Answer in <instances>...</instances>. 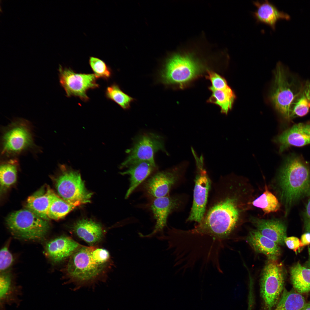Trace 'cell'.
Segmentation results:
<instances>
[{
    "label": "cell",
    "instance_id": "obj_1",
    "mask_svg": "<svg viewBox=\"0 0 310 310\" xmlns=\"http://www.w3.org/2000/svg\"><path fill=\"white\" fill-rule=\"evenodd\" d=\"M110 262L106 249L81 246L69 257L65 268L67 282L75 290L91 287L101 281Z\"/></svg>",
    "mask_w": 310,
    "mask_h": 310
},
{
    "label": "cell",
    "instance_id": "obj_2",
    "mask_svg": "<svg viewBox=\"0 0 310 310\" xmlns=\"http://www.w3.org/2000/svg\"><path fill=\"white\" fill-rule=\"evenodd\" d=\"M280 197L287 211L291 205L301 197L310 195V171L300 158H287L278 177Z\"/></svg>",
    "mask_w": 310,
    "mask_h": 310
},
{
    "label": "cell",
    "instance_id": "obj_3",
    "mask_svg": "<svg viewBox=\"0 0 310 310\" xmlns=\"http://www.w3.org/2000/svg\"><path fill=\"white\" fill-rule=\"evenodd\" d=\"M236 200L227 198L212 207L202 221L189 233L223 239L234 230L238 221L239 211Z\"/></svg>",
    "mask_w": 310,
    "mask_h": 310
},
{
    "label": "cell",
    "instance_id": "obj_4",
    "mask_svg": "<svg viewBox=\"0 0 310 310\" xmlns=\"http://www.w3.org/2000/svg\"><path fill=\"white\" fill-rule=\"evenodd\" d=\"M287 71L281 63H278L270 98L276 110L284 118L289 120L292 103L303 84Z\"/></svg>",
    "mask_w": 310,
    "mask_h": 310
},
{
    "label": "cell",
    "instance_id": "obj_5",
    "mask_svg": "<svg viewBox=\"0 0 310 310\" xmlns=\"http://www.w3.org/2000/svg\"><path fill=\"white\" fill-rule=\"evenodd\" d=\"M204 69L191 56L175 55L168 60L161 71V80L165 84L183 89L201 76Z\"/></svg>",
    "mask_w": 310,
    "mask_h": 310
},
{
    "label": "cell",
    "instance_id": "obj_6",
    "mask_svg": "<svg viewBox=\"0 0 310 310\" xmlns=\"http://www.w3.org/2000/svg\"><path fill=\"white\" fill-rule=\"evenodd\" d=\"M59 168L55 181L59 196L76 207L89 203L92 193L86 188L79 172L65 164Z\"/></svg>",
    "mask_w": 310,
    "mask_h": 310
},
{
    "label": "cell",
    "instance_id": "obj_7",
    "mask_svg": "<svg viewBox=\"0 0 310 310\" xmlns=\"http://www.w3.org/2000/svg\"><path fill=\"white\" fill-rule=\"evenodd\" d=\"M6 223L14 235L26 240L41 239L46 236L50 228L48 220L28 209L12 213L7 217Z\"/></svg>",
    "mask_w": 310,
    "mask_h": 310
},
{
    "label": "cell",
    "instance_id": "obj_8",
    "mask_svg": "<svg viewBox=\"0 0 310 310\" xmlns=\"http://www.w3.org/2000/svg\"><path fill=\"white\" fill-rule=\"evenodd\" d=\"M31 126L27 120L20 118L4 128L1 140L2 156L11 157L32 148L34 144Z\"/></svg>",
    "mask_w": 310,
    "mask_h": 310
},
{
    "label": "cell",
    "instance_id": "obj_9",
    "mask_svg": "<svg viewBox=\"0 0 310 310\" xmlns=\"http://www.w3.org/2000/svg\"><path fill=\"white\" fill-rule=\"evenodd\" d=\"M283 273L280 264L268 260L262 271L260 281L263 310H272L277 304L283 289Z\"/></svg>",
    "mask_w": 310,
    "mask_h": 310
},
{
    "label": "cell",
    "instance_id": "obj_10",
    "mask_svg": "<svg viewBox=\"0 0 310 310\" xmlns=\"http://www.w3.org/2000/svg\"><path fill=\"white\" fill-rule=\"evenodd\" d=\"M58 70L60 83L67 97H78L86 102L89 99L87 91L99 87L94 74L77 73L70 68H63L60 65Z\"/></svg>",
    "mask_w": 310,
    "mask_h": 310
},
{
    "label": "cell",
    "instance_id": "obj_11",
    "mask_svg": "<svg viewBox=\"0 0 310 310\" xmlns=\"http://www.w3.org/2000/svg\"><path fill=\"white\" fill-rule=\"evenodd\" d=\"M159 151L167 154L163 137L152 133L143 134L138 138L127 151L128 155L121 164L120 168H126L131 164L141 161L155 162L154 154Z\"/></svg>",
    "mask_w": 310,
    "mask_h": 310
},
{
    "label": "cell",
    "instance_id": "obj_12",
    "mask_svg": "<svg viewBox=\"0 0 310 310\" xmlns=\"http://www.w3.org/2000/svg\"><path fill=\"white\" fill-rule=\"evenodd\" d=\"M195 163L197 174L195 179L193 206L188 220L199 223L204 218L210 183L204 168V159H197Z\"/></svg>",
    "mask_w": 310,
    "mask_h": 310
},
{
    "label": "cell",
    "instance_id": "obj_13",
    "mask_svg": "<svg viewBox=\"0 0 310 310\" xmlns=\"http://www.w3.org/2000/svg\"><path fill=\"white\" fill-rule=\"evenodd\" d=\"M188 163L187 161H183L173 168L154 174L143 184L146 193L154 198L166 196L178 179L180 171Z\"/></svg>",
    "mask_w": 310,
    "mask_h": 310
},
{
    "label": "cell",
    "instance_id": "obj_14",
    "mask_svg": "<svg viewBox=\"0 0 310 310\" xmlns=\"http://www.w3.org/2000/svg\"><path fill=\"white\" fill-rule=\"evenodd\" d=\"M178 204L177 199L174 197L166 195L154 198L150 204V208L156 220L154 228L150 234L144 235L140 233V236L142 238L152 237L162 231L166 226L169 214Z\"/></svg>",
    "mask_w": 310,
    "mask_h": 310
},
{
    "label": "cell",
    "instance_id": "obj_15",
    "mask_svg": "<svg viewBox=\"0 0 310 310\" xmlns=\"http://www.w3.org/2000/svg\"><path fill=\"white\" fill-rule=\"evenodd\" d=\"M81 245L71 238L61 236L49 241L46 245V256L55 263L69 257Z\"/></svg>",
    "mask_w": 310,
    "mask_h": 310
},
{
    "label": "cell",
    "instance_id": "obj_16",
    "mask_svg": "<svg viewBox=\"0 0 310 310\" xmlns=\"http://www.w3.org/2000/svg\"><path fill=\"white\" fill-rule=\"evenodd\" d=\"M253 3L256 9L253 15L256 22L269 26L274 30L276 29L277 22L281 19H288L290 16L279 10L273 3L268 0L254 1Z\"/></svg>",
    "mask_w": 310,
    "mask_h": 310
},
{
    "label": "cell",
    "instance_id": "obj_17",
    "mask_svg": "<svg viewBox=\"0 0 310 310\" xmlns=\"http://www.w3.org/2000/svg\"><path fill=\"white\" fill-rule=\"evenodd\" d=\"M250 220L256 230L263 236L279 245L284 243L286 228L281 221L276 219L266 220L252 217Z\"/></svg>",
    "mask_w": 310,
    "mask_h": 310
},
{
    "label": "cell",
    "instance_id": "obj_18",
    "mask_svg": "<svg viewBox=\"0 0 310 310\" xmlns=\"http://www.w3.org/2000/svg\"><path fill=\"white\" fill-rule=\"evenodd\" d=\"M127 169L121 173L122 175L129 176L130 185L125 195L127 199L135 189L153 172L157 166L155 162L144 160L135 162L126 168Z\"/></svg>",
    "mask_w": 310,
    "mask_h": 310
},
{
    "label": "cell",
    "instance_id": "obj_19",
    "mask_svg": "<svg viewBox=\"0 0 310 310\" xmlns=\"http://www.w3.org/2000/svg\"><path fill=\"white\" fill-rule=\"evenodd\" d=\"M21 287L16 285L9 273L2 272L0 276V310H6V305H15L17 307L22 300L19 297L23 295Z\"/></svg>",
    "mask_w": 310,
    "mask_h": 310
},
{
    "label": "cell",
    "instance_id": "obj_20",
    "mask_svg": "<svg viewBox=\"0 0 310 310\" xmlns=\"http://www.w3.org/2000/svg\"><path fill=\"white\" fill-rule=\"evenodd\" d=\"M246 240L255 251L264 254L269 260L276 261L280 255L279 245L262 235L256 229L249 232Z\"/></svg>",
    "mask_w": 310,
    "mask_h": 310
},
{
    "label": "cell",
    "instance_id": "obj_21",
    "mask_svg": "<svg viewBox=\"0 0 310 310\" xmlns=\"http://www.w3.org/2000/svg\"><path fill=\"white\" fill-rule=\"evenodd\" d=\"M55 194L49 186L42 187L28 198L26 204L27 209L48 221L49 208Z\"/></svg>",
    "mask_w": 310,
    "mask_h": 310
},
{
    "label": "cell",
    "instance_id": "obj_22",
    "mask_svg": "<svg viewBox=\"0 0 310 310\" xmlns=\"http://www.w3.org/2000/svg\"><path fill=\"white\" fill-rule=\"evenodd\" d=\"M273 141L279 145V152L282 153L289 147H301L310 144V135L305 133L302 123L294 125L276 136Z\"/></svg>",
    "mask_w": 310,
    "mask_h": 310
},
{
    "label": "cell",
    "instance_id": "obj_23",
    "mask_svg": "<svg viewBox=\"0 0 310 310\" xmlns=\"http://www.w3.org/2000/svg\"><path fill=\"white\" fill-rule=\"evenodd\" d=\"M72 231L78 237L90 245L101 241L104 232L101 226L92 220L82 219L73 225Z\"/></svg>",
    "mask_w": 310,
    "mask_h": 310
},
{
    "label": "cell",
    "instance_id": "obj_24",
    "mask_svg": "<svg viewBox=\"0 0 310 310\" xmlns=\"http://www.w3.org/2000/svg\"><path fill=\"white\" fill-rule=\"evenodd\" d=\"M310 108V82L303 84L300 92L294 99L290 108V119L302 117L308 113Z\"/></svg>",
    "mask_w": 310,
    "mask_h": 310
},
{
    "label": "cell",
    "instance_id": "obj_25",
    "mask_svg": "<svg viewBox=\"0 0 310 310\" xmlns=\"http://www.w3.org/2000/svg\"><path fill=\"white\" fill-rule=\"evenodd\" d=\"M290 278L294 288L300 293L310 291V269L298 263L290 269Z\"/></svg>",
    "mask_w": 310,
    "mask_h": 310
},
{
    "label": "cell",
    "instance_id": "obj_26",
    "mask_svg": "<svg viewBox=\"0 0 310 310\" xmlns=\"http://www.w3.org/2000/svg\"><path fill=\"white\" fill-rule=\"evenodd\" d=\"M208 89L212 92V94L207 102L218 106L220 108L221 112L227 114L231 109L235 98L232 89L230 87L224 90L216 89L210 86Z\"/></svg>",
    "mask_w": 310,
    "mask_h": 310
},
{
    "label": "cell",
    "instance_id": "obj_27",
    "mask_svg": "<svg viewBox=\"0 0 310 310\" xmlns=\"http://www.w3.org/2000/svg\"><path fill=\"white\" fill-rule=\"evenodd\" d=\"M306 303L300 293L284 288L274 310H301Z\"/></svg>",
    "mask_w": 310,
    "mask_h": 310
},
{
    "label": "cell",
    "instance_id": "obj_28",
    "mask_svg": "<svg viewBox=\"0 0 310 310\" xmlns=\"http://www.w3.org/2000/svg\"><path fill=\"white\" fill-rule=\"evenodd\" d=\"M18 162L11 158L2 162L0 168V182L3 189L10 187L17 180Z\"/></svg>",
    "mask_w": 310,
    "mask_h": 310
},
{
    "label": "cell",
    "instance_id": "obj_29",
    "mask_svg": "<svg viewBox=\"0 0 310 310\" xmlns=\"http://www.w3.org/2000/svg\"><path fill=\"white\" fill-rule=\"evenodd\" d=\"M75 207L55 193L49 207L47 216L49 220H58L64 218Z\"/></svg>",
    "mask_w": 310,
    "mask_h": 310
},
{
    "label": "cell",
    "instance_id": "obj_30",
    "mask_svg": "<svg viewBox=\"0 0 310 310\" xmlns=\"http://www.w3.org/2000/svg\"><path fill=\"white\" fill-rule=\"evenodd\" d=\"M251 204L254 206L261 209L265 214L276 212L280 207L277 198L268 190L266 185L265 191Z\"/></svg>",
    "mask_w": 310,
    "mask_h": 310
},
{
    "label": "cell",
    "instance_id": "obj_31",
    "mask_svg": "<svg viewBox=\"0 0 310 310\" xmlns=\"http://www.w3.org/2000/svg\"><path fill=\"white\" fill-rule=\"evenodd\" d=\"M105 94L107 98L114 101L125 110L130 108L131 103L134 100L123 92L116 83L107 87Z\"/></svg>",
    "mask_w": 310,
    "mask_h": 310
},
{
    "label": "cell",
    "instance_id": "obj_32",
    "mask_svg": "<svg viewBox=\"0 0 310 310\" xmlns=\"http://www.w3.org/2000/svg\"><path fill=\"white\" fill-rule=\"evenodd\" d=\"M88 62L97 78L108 80L112 75L111 69L103 60L94 56L89 57Z\"/></svg>",
    "mask_w": 310,
    "mask_h": 310
},
{
    "label": "cell",
    "instance_id": "obj_33",
    "mask_svg": "<svg viewBox=\"0 0 310 310\" xmlns=\"http://www.w3.org/2000/svg\"><path fill=\"white\" fill-rule=\"evenodd\" d=\"M206 78L210 80L213 88L218 90H224L230 88L225 79L216 73L208 70Z\"/></svg>",
    "mask_w": 310,
    "mask_h": 310
},
{
    "label": "cell",
    "instance_id": "obj_34",
    "mask_svg": "<svg viewBox=\"0 0 310 310\" xmlns=\"http://www.w3.org/2000/svg\"><path fill=\"white\" fill-rule=\"evenodd\" d=\"M13 261L12 255L9 251L7 245L4 246L0 252V270L4 272L12 265Z\"/></svg>",
    "mask_w": 310,
    "mask_h": 310
},
{
    "label": "cell",
    "instance_id": "obj_35",
    "mask_svg": "<svg viewBox=\"0 0 310 310\" xmlns=\"http://www.w3.org/2000/svg\"><path fill=\"white\" fill-rule=\"evenodd\" d=\"M284 242L288 248L295 252L299 248L303 246L301 241L294 237H286L284 239Z\"/></svg>",
    "mask_w": 310,
    "mask_h": 310
},
{
    "label": "cell",
    "instance_id": "obj_36",
    "mask_svg": "<svg viewBox=\"0 0 310 310\" xmlns=\"http://www.w3.org/2000/svg\"><path fill=\"white\" fill-rule=\"evenodd\" d=\"M305 219V229L308 232H310V199L306 206Z\"/></svg>",
    "mask_w": 310,
    "mask_h": 310
},
{
    "label": "cell",
    "instance_id": "obj_37",
    "mask_svg": "<svg viewBox=\"0 0 310 310\" xmlns=\"http://www.w3.org/2000/svg\"><path fill=\"white\" fill-rule=\"evenodd\" d=\"M301 241L303 246L310 244V232L303 234L301 237Z\"/></svg>",
    "mask_w": 310,
    "mask_h": 310
},
{
    "label": "cell",
    "instance_id": "obj_38",
    "mask_svg": "<svg viewBox=\"0 0 310 310\" xmlns=\"http://www.w3.org/2000/svg\"><path fill=\"white\" fill-rule=\"evenodd\" d=\"M302 127L303 132L310 135V123L305 124L302 123Z\"/></svg>",
    "mask_w": 310,
    "mask_h": 310
},
{
    "label": "cell",
    "instance_id": "obj_39",
    "mask_svg": "<svg viewBox=\"0 0 310 310\" xmlns=\"http://www.w3.org/2000/svg\"><path fill=\"white\" fill-rule=\"evenodd\" d=\"M301 310H310V303H306L304 307Z\"/></svg>",
    "mask_w": 310,
    "mask_h": 310
}]
</instances>
